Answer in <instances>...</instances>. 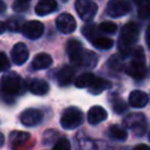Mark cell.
Listing matches in <instances>:
<instances>
[{"label":"cell","instance_id":"6da1fadb","mask_svg":"<svg viewBox=\"0 0 150 150\" xmlns=\"http://www.w3.org/2000/svg\"><path fill=\"white\" fill-rule=\"evenodd\" d=\"M139 35V28L136 23L129 22L123 26L120 33L118 40V49L123 57L129 56L131 53V45L137 41Z\"/></svg>","mask_w":150,"mask_h":150},{"label":"cell","instance_id":"7a4b0ae2","mask_svg":"<svg viewBox=\"0 0 150 150\" xmlns=\"http://www.w3.org/2000/svg\"><path fill=\"white\" fill-rule=\"evenodd\" d=\"M132 53V60L127 67V73L135 80H142L145 76L146 69H145V59L144 53L141 47H137L136 49L131 50Z\"/></svg>","mask_w":150,"mask_h":150},{"label":"cell","instance_id":"3957f363","mask_svg":"<svg viewBox=\"0 0 150 150\" xmlns=\"http://www.w3.org/2000/svg\"><path fill=\"white\" fill-rule=\"evenodd\" d=\"M1 89L6 95H19L23 90V81L18 73L9 71L1 79Z\"/></svg>","mask_w":150,"mask_h":150},{"label":"cell","instance_id":"277c9868","mask_svg":"<svg viewBox=\"0 0 150 150\" xmlns=\"http://www.w3.org/2000/svg\"><path fill=\"white\" fill-rule=\"evenodd\" d=\"M83 35L91 42V45L96 48L107 50L110 49L114 45V41L110 38L103 36V35H98L96 32V26L95 25H86L82 29Z\"/></svg>","mask_w":150,"mask_h":150},{"label":"cell","instance_id":"5b68a950","mask_svg":"<svg viewBox=\"0 0 150 150\" xmlns=\"http://www.w3.org/2000/svg\"><path fill=\"white\" fill-rule=\"evenodd\" d=\"M60 122L64 129H76L83 122V114L79 108L69 107L63 111Z\"/></svg>","mask_w":150,"mask_h":150},{"label":"cell","instance_id":"8992f818","mask_svg":"<svg viewBox=\"0 0 150 150\" xmlns=\"http://www.w3.org/2000/svg\"><path fill=\"white\" fill-rule=\"evenodd\" d=\"M123 123L128 129H131L137 136H143L146 131V118L142 112H134L127 115Z\"/></svg>","mask_w":150,"mask_h":150},{"label":"cell","instance_id":"52a82bcc","mask_svg":"<svg viewBox=\"0 0 150 150\" xmlns=\"http://www.w3.org/2000/svg\"><path fill=\"white\" fill-rule=\"evenodd\" d=\"M75 9L83 21H90L97 12V5L91 0H76Z\"/></svg>","mask_w":150,"mask_h":150},{"label":"cell","instance_id":"ba28073f","mask_svg":"<svg viewBox=\"0 0 150 150\" xmlns=\"http://www.w3.org/2000/svg\"><path fill=\"white\" fill-rule=\"evenodd\" d=\"M130 12V4L125 0H109L107 4V13L111 18L123 16Z\"/></svg>","mask_w":150,"mask_h":150},{"label":"cell","instance_id":"9c48e42d","mask_svg":"<svg viewBox=\"0 0 150 150\" xmlns=\"http://www.w3.org/2000/svg\"><path fill=\"white\" fill-rule=\"evenodd\" d=\"M43 28L45 27H43L42 22H40L38 20H32V21L23 22V25L21 27V32L26 38L36 40L43 34Z\"/></svg>","mask_w":150,"mask_h":150},{"label":"cell","instance_id":"30bf717a","mask_svg":"<svg viewBox=\"0 0 150 150\" xmlns=\"http://www.w3.org/2000/svg\"><path fill=\"white\" fill-rule=\"evenodd\" d=\"M55 23H56V28L59 29V32L63 34H70L76 29V21L74 16L68 13L60 14L55 20Z\"/></svg>","mask_w":150,"mask_h":150},{"label":"cell","instance_id":"8fae6325","mask_svg":"<svg viewBox=\"0 0 150 150\" xmlns=\"http://www.w3.org/2000/svg\"><path fill=\"white\" fill-rule=\"evenodd\" d=\"M43 118V114L35 108L25 109L20 115V122L26 127H35Z\"/></svg>","mask_w":150,"mask_h":150},{"label":"cell","instance_id":"7c38bea8","mask_svg":"<svg viewBox=\"0 0 150 150\" xmlns=\"http://www.w3.org/2000/svg\"><path fill=\"white\" fill-rule=\"evenodd\" d=\"M66 50H67V54H68L70 61L75 64H79L80 60H81V56L83 54V50H84L82 43L79 40H75V39L69 40L67 42Z\"/></svg>","mask_w":150,"mask_h":150},{"label":"cell","instance_id":"4fadbf2b","mask_svg":"<svg viewBox=\"0 0 150 150\" xmlns=\"http://www.w3.org/2000/svg\"><path fill=\"white\" fill-rule=\"evenodd\" d=\"M11 56H12V61L15 64H23L29 56V52L27 46L23 42H18L14 45V47L12 48L11 52Z\"/></svg>","mask_w":150,"mask_h":150},{"label":"cell","instance_id":"5bb4252c","mask_svg":"<svg viewBox=\"0 0 150 150\" xmlns=\"http://www.w3.org/2000/svg\"><path fill=\"white\" fill-rule=\"evenodd\" d=\"M129 104L134 108H143L149 102V96L143 90H132L129 95Z\"/></svg>","mask_w":150,"mask_h":150},{"label":"cell","instance_id":"9a60e30c","mask_svg":"<svg viewBox=\"0 0 150 150\" xmlns=\"http://www.w3.org/2000/svg\"><path fill=\"white\" fill-rule=\"evenodd\" d=\"M107 117H108V114H107L105 109L102 108V107H100V105H94V107H91V108L89 109L88 116H87L88 122H89L90 124H93V125L101 123V122L104 121Z\"/></svg>","mask_w":150,"mask_h":150},{"label":"cell","instance_id":"2e32d148","mask_svg":"<svg viewBox=\"0 0 150 150\" xmlns=\"http://www.w3.org/2000/svg\"><path fill=\"white\" fill-rule=\"evenodd\" d=\"M56 8L57 4L55 0H40L35 6V13L39 16H43L53 13L54 11H56Z\"/></svg>","mask_w":150,"mask_h":150},{"label":"cell","instance_id":"e0dca14e","mask_svg":"<svg viewBox=\"0 0 150 150\" xmlns=\"http://www.w3.org/2000/svg\"><path fill=\"white\" fill-rule=\"evenodd\" d=\"M74 75H75L74 68L71 66H64L57 73V82H59V84L62 86V87H66V86L70 84V82L74 80Z\"/></svg>","mask_w":150,"mask_h":150},{"label":"cell","instance_id":"ac0fdd59","mask_svg":"<svg viewBox=\"0 0 150 150\" xmlns=\"http://www.w3.org/2000/svg\"><path fill=\"white\" fill-rule=\"evenodd\" d=\"M53 62V59L49 54L47 53H40L38 54L32 62V67L35 70H41V69H46L48 68Z\"/></svg>","mask_w":150,"mask_h":150},{"label":"cell","instance_id":"d6986e66","mask_svg":"<svg viewBox=\"0 0 150 150\" xmlns=\"http://www.w3.org/2000/svg\"><path fill=\"white\" fill-rule=\"evenodd\" d=\"M28 88H29L30 93H33L35 95H39V96L46 95L49 91V84L45 80H39V79L32 80L28 84Z\"/></svg>","mask_w":150,"mask_h":150},{"label":"cell","instance_id":"ffe728a7","mask_svg":"<svg viewBox=\"0 0 150 150\" xmlns=\"http://www.w3.org/2000/svg\"><path fill=\"white\" fill-rule=\"evenodd\" d=\"M110 87V82L105 79L102 77H95L94 81L91 82V84L88 87L89 93L93 95H98L102 91H104L105 89H108Z\"/></svg>","mask_w":150,"mask_h":150},{"label":"cell","instance_id":"44dd1931","mask_svg":"<svg viewBox=\"0 0 150 150\" xmlns=\"http://www.w3.org/2000/svg\"><path fill=\"white\" fill-rule=\"evenodd\" d=\"M29 139H30V135L26 131L15 130L9 134V141H11L12 146H22Z\"/></svg>","mask_w":150,"mask_h":150},{"label":"cell","instance_id":"7402d4cb","mask_svg":"<svg viewBox=\"0 0 150 150\" xmlns=\"http://www.w3.org/2000/svg\"><path fill=\"white\" fill-rule=\"evenodd\" d=\"M97 61H98V57L96 55V53L91 52V50H83V54L81 56V60H80V63L79 66H82V67H87V68H94L96 64H97Z\"/></svg>","mask_w":150,"mask_h":150},{"label":"cell","instance_id":"603a6c76","mask_svg":"<svg viewBox=\"0 0 150 150\" xmlns=\"http://www.w3.org/2000/svg\"><path fill=\"white\" fill-rule=\"evenodd\" d=\"M95 76L93 73H83L75 80V87L76 88H88L91 82L94 81Z\"/></svg>","mask_w":150,"mask_h":150},{"label":"cell","instance_id":"cb8c5ba5","mask_svg":"<svg viewBox=\"0 0 150 150\" xmlns=\"http://www.w3.org/2000/svg\"><path fill=\"white\" fill-rule=\"evenodd\" d=\"M108 131H109L110 137L114 139H117V141H125L128 137V132L125 131V129H123L122 127L116 125V124L111 125Z\"/></svg>","mask_w":150,"mask_h":150},{"label":"cell","instance_id":"d4e9b609","mask_svg":"<svg viewBox=\"0 0 150 150\" xmlns=\"http://www.w3.org/2000/svg\"><path fill=\"white\" fill-rule=\"evenodd\" d=\"M23 22H22V19L19 18V16H12L7 20L6 22V28L11 32H19L21 30V27H22Z\"/></svg>","mask_w":150,"mask_h":150},{"label":"cell","instance_id":"484cf974","mask_svg":"<svg viewBox=\"0 0 150 150\" xmlns=\"http://www.w3.org/2000/svg\"><path fill=\"white\" fill-rule=\"evenodd\" d=\"M111 107H112V110L117 114H123L125 110H127V103L124 100H122L121 97L118 96H115L111 98Z\"/></svg>","mask_w":150,"mask_h":150},{"label":"cell","instance_id":"4316f807","mask_svg":"<svg viewBox=\"0 0 150 150\" xmlns=\"http://www.w3.org/2000/svg\"><path fill=\"white\" fill-rule=\"evenodd\" d=\"M57 138H59V132L55 129H48V130H46L45 134H43V137H42L43 143L46 145H52L53 143H55L57 141Z\"/></svg>","mask_w":150,"mask_h":150},{"label":"cell","instance_id":"83f0119b","mask_svg":"<svg viewBox=\"0 0 150 150\" xmlns=\"http://www.w3.org/2000/svg\"><path fill=\"white\" fill-rule=\"evenodd\" d=\"M108 66L110 68H112L114 70H121L124 66L123 63V56H120V55H112L108 62Z\"/></svg>","mask_w":150,"mask_h":150},{"label":"cell","instance_id":"f1b7e54d","mask_svg":"<svg viewBox=\"0 0 150 150\" xmlns=\"http://www.w3.org/2000/svg\"><path fill=\"white\" fill-rule=\"evenodd\" d=\"M101 32L103 33H108V34H114L116 30H117V26L111 22V21H104V22H101L97 27Z\"/></svg>","mask_w":150,"mask_h":150},{"label":"cell","instance_id":"f546056e","mask_svg":"<svg viewBox=\"0 0 150 150\" xmlns=\"http://www.w3.org/2000/svg\"><path fill=\"white\" fill-rule=\"evenodd\" d=\"M138 16L142 19L150 18V0H146L145 2L138 5Z\"/></svg>","mask_w":150,"mask_h":150},{"label":"cell","instance_id":"4dcf8cb0","mask_svg":"<svg viewBox=\"0 0 150 150\" xmlns=\"http://www.w3.org/2000/svg\"><path fill=\"white\" fill-rule=\"evenodd\" d=\"M53 149L55 150H68L70 149V143L66 137L57 138V141L53 144Z\"/></svg>","mask_w":150,"mask_h":150},{"label":"cell","instance_id":"1f68e13d","mask_svg":"<svg viewBox=\"0 0 150 150\" xmlns=\"http://www.w3.org/2000/svg\"><path fill=\"white\" fill-rule=\"evenodd\" d=\"M9 66H11V63H9L7 55L4 52H0V71L7 70L9 68Z\"/></svg>","mask_w":150,"mask_h":150},{"label":"cell","instance_id":"d6a6232c","mask_svg":"<svg viewBox=\"0 0 150 150\" xmlns=\"http://www.w3.org/2000/svg\"><path fill=\"white\" fill-rule=\"evenodd\" d=\"M13 8L15 11H26L28 8V2H22V1H15L13 4Z\"/></svg>","mask_w":150,"mask_h":150},{"label":"cell","instance_id":"836d02e7","mask_svg":"<svg viewBox=\"0 0 150 150\" xmlns=\"http://www.w3.org/2000/svg\"><path fill=\"white\" fill-rule=\"evenodd\" d=\"M146 46L150 49V25L148 26V29H146Z\"/></svg>","mask_w":150,"mask_h":150},{"label":"cell","instance_id":"e575fe53","mask_svg":"<svg viewBox=\"0 0 150 150\" xmlns=\"http://www.w3.org/2000/svg\"><path fill=\"white\" fill-rule=\"evenodd\" d=\"M5 11H6V4L2 0H0V14H2Z\"/></svg>","mask_w":150,"mask_h":150},{"label":"cell","instance_id":"d590c367","mask_svg":"<svg viewBox=\"0 0 150 150\" xmlns=\"http://www.w3.org/2000/svg\"><path fill=\"white\" fill-rule=\"evenodd\" d=\"M136 149H145V150H149L150 148H149L148 145H144V144H141V145H137V146H136Z\"/></svg>","mask_w":150,"mask_h":150},{"label":"cell","instance_id":"8d00e7d4","mask_svg":"<svg viewBox=\"0 0 150 150\" xmlns=\"http://www.w3.org/2000/svg\"><path fill=\"white\" fill-rule=\"evenodd\" d=\"M4 142H5V136L0 132V148L2 146V144H4Z\"/></svg>","mask_w":150,"mask_h":150},{"label":"cell","instance_id":"74e56055","mask_svg":"<svg viewBox=\"0 0 150 150\" xmlns=\"http://www.w3.org/2000/svg\"><path fill=\"white\" fill-rule=\"evenodd\" d=\"M4 30H5V25L0 21V34H2V33H4Z\"/></svg>","mask_w":150,"mask_h":150},{"label":"cell","instance_id":"f35d334b","mask_svg":"<svg viewBox=\"0 0 150 150\" xmlns=\"http://www.w3.org/2000/svg\"><path fill=\"white\" fill-rule=\"evenodd\" d=\"M132 1H134V2L136 4V5H141V4H143V2H145L146 0H132Z\"/></svg>","mask_w":150,"mask_h":150},{"label":"cell","instance_id":"ab89813d","mask_svg":"<svg viewBox=\"0 0 150 150\" xmlns=\"http://www.w3.org/2000/svg\"><path fill=\"white\" fill-rule=\"evenodd\" d=\"M18 1H22V2H28L29 0H18Z\"/></svg>","mask_w":150,"mask_h":150},{"label":"cell","instance_id":"60d3db41","mask_svg":"<svg viewBox=\"0 0 150 150\" xmlns=\"http://www.w3.org/2000/svg\"><path fill=\"white\" fill-rule=\"evenodd\" d=\"M149 141H150V132H149Z\"/></svg>","mask_w":150,"mask_h":150},{"label":"cell","instance_id":"b9f144b4","mask_svg":"<svg viewBox=\"0 0 150 150\" xmlns=\"http://www.w3.org/2000/svg\"><path fill=\"white\" fill-rule=\"evenodd\" d=\"M63 1H67V0H63Z\"/></svg>","mask_w":150,"mask_h":150}]
</instances>
